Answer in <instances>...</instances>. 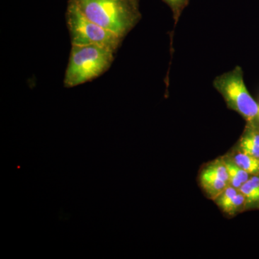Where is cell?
<instances>
[{"label":"cell","mask_w":259,"mask_h":259,"mask_svg":"<svg viewBox=\"0 0 259 259\" xmlns=\"http://www.w3.org/2000/svg\"><path fill=\"white\" fill-rule=\"evenodd\" d=\"M85 17L124 37L141 19L139 0H71Z\"/></svg>","instance_id":"cell-1"},{"label":"cell","mask_w":259,"mask_h":259,"mask_svg":"<svg viewBox=\"0 0 259 259\" xmlns=\"http://www.w3.org/2000/svg\"><path fill=\"white\" fill-rule=\"evenodd\" d=\"M115 53L96 45L71 46L65 88L79 86L104 74L113 62Z\"/></svg>","instance_id":"cell-2"},{"label":"cell","mask_w":259,"mask_h":259,"mask_svg":"<svg viewBox=\"0 0 259 259\" xmlns=\"http://www.w3.org/2000/svg\"><path fill=\"white\" fill-rule=\"evenodd\" d=\"M71 46L96 45L115 51L123 38L91 21L69 0L66 13Z\"/></svg>","instance_id":"cell-3"},{"label":"cell","mask_w":259,"mask_h":259,"mask_svg":"<svg viewBox=\"0 0 259 259\" xmlns=\"http://www.w3.org/2000/svg\"><path fill=\"white\" fill-rule=\"evenodd\" d=\"M213 86L221 94L227 106L241 115L247 122L258 120V104L248 92L241 66L215 77Z\"/></svg>","instance_id":"cell-4"},{"label":"cell","mask_w":259,"mask_h":259,"mask_svg":"<svg viewBox=\"0 0 259 259\" xmlns=\"http://www.w3.org/2000/svg\"><path fill=\"white\" fill-rule=\"evenodd\" d=\"M213 200L227 214H233L245 209L244 196L239 190L230 185Z\"/></svg>","instance_id":"cell-5"},{"label":"cell","mask_w":259,"mask_h":259,"mask_svg":"<svg viewBox=\"0 0 259 259\" xmlns=\"http://www.w3.org/2000/svg\"><path fill=\"white\" fill-rule=\"evenodd\" d=\"M238 148L259 158V121L247 122Z\"/></svg>","instance_id":"cell-6"},{"label":"cell","mask_w":259,"mask_h":259,"mask_svg":"<svg viewBox=\"0 0 259 259\" xmlns=\"http://www.w3.org/2000/svg\"><path fill=\"white\" fill-rule=\"evenodd\" d=\"M199 181L201 187L203 188L209 198L212 199H215L229 186L228 182L218 178L217 177L206 171L204 168L201 172Z\"/></svg>","instance_id":"cell-7"},{"label":"cell","mask_w":259,"mask_h":259,"mask_svg":"<svg viewBox=\"0 0 259 259\" xmlns=\"http://www.w3.org/2000/svg\"><path fill=\"white\" fill-rule=\"evenodd\" d=\"M239 190L245 197V209L259 208V175L250 177Z\"/></svg>","instance_id":"cell-8"},{"label":"cell","mask_w":259,"mask_h":259,"mask_svg":"<svg viewBox=\"0 0 259 259\" xmlns=\"http://www.w3.org/2000/svg\"><path fill=\"white\" fill-rule=\"evenodd\" d=\"M229 157L250 176L259 175V158L237 149Z\"/></svg>","instance_id":"cell-9"},{"label":"cell","mask_w":259,"mask_h":259,"mask_svg":"<svg viewBox=\"0 0 259 259\" xmlns=\"http://www.w3.org/2000/svg\"><path fill=\"white\" fill-rule=\"evenodd\" d=\"M223 158L229 175V185L239 190L241 186L251 176L248 172L237 165L229 156Z\"/></svg>","instance_id":"cell-10"},{"label":"cell","mask_w":259,"mask_h":259,"mask_svg":"<svg viewBox=\"0 0 259 259\" xmlns=\"http://www.w3.org/2000/svg\"><path fill=\"white\" fill-rule=\"evenodd\" d=\"M171 10L175 23L177 24L182 12L189 4V0H162Z\"/></svg>","instance_id":"cell-11"},{"label":"cell","mask_w":259,"mask_h":259,"mask_svg":"<svg viewBox=\"0 0 259 259\" xmlns=\"http://www.w3.org/2000/svg\"><path fill=\"white\" fill-rule=\"evenodd\" d=\"M259 106V105H258ZM258 120H259V110H258Z\"/></svg>","instance_id":"cell-12"}]
</instances>
